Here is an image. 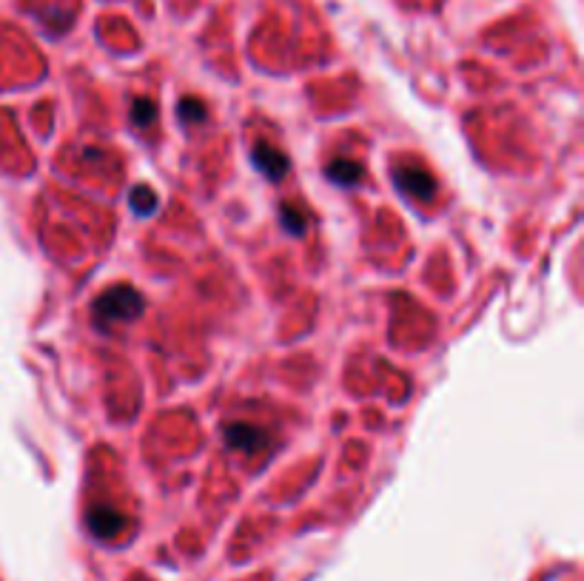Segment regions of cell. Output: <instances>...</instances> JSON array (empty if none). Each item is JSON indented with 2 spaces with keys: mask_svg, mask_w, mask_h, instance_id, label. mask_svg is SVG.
Masks as SVG:
<instances>
[{
  "mask_svg": "<svg viewBox=\"0 0 584 581\" xmlns=\"http://www.w3.org/2000/svg\"><path fill=\"white\" fill-rule=\"evenodd\" d=\"M146 302L129 285H114L95 302V322L100 328H112L117 322H129L143 314Z\"/></svg>",
  "mask_w": 584,
  "mask_h": 581,
  "instance_id": "cell-1",
  "label": "cell"
},
{
  "mask_svg": "<svg viewBox=\"0 0 584 581\" xmlns=\"http://www.w3.org/2000/svg\"><path fill=\"white\" fill-rule=\"evenodd\" d=\"M396 188L405 191L411 200L419 203H431L436 194V180L431 177V171L416 166V163H405L396 169Z\"/></svg>",
  "mask_w": 584,
  "mask_h": 581,
  "instance_id": "cell-2",
  "label": "cell"
},
{
  "mask_svg": "<svg viewBox=\"0 0 584 581\" xmlns=\"http://www.w3.org/2000/svg\"><path fill=\"white\" fill-rule=\"evenodd\" d=\"M86 525H89V530L95 533L97 539H114V536H120V533H123V527H126V516H123L120 510H114V507L100 505L89 510Z\"/></svg>",
  "mask_w": 584,
  "mask_h": 581,
  "instance_id": "cell-3",
  "label": "cell"
},
{
  "mask_svg": "<svg viewBox=\"0 0 584 581\" xmlns=\"http://www.w3.org/2000/svg\"><path fill=\"white\" fill-rule=\"evenodd\" d=\"M226 442L243 453H260L268 442V433L257 425H248V422H231L226 428Z\"/></svg>",
  "mask_w": 584,
  "mask_h": 581,
  "instance_id": "cell-4",
  "label": "cell"
},
{
  "mask_svg": "<svg viewBox=\"0 0 584 581\" xmlns=\"http://www.w3.org/2000/svg\"><path fill=\"white\" fill-rule=\"evenodd\" d=\"M254 163H257V169L263 171L265 177H271V180H280L288 169V160H285V154L280 149H274L271 143H257L254 146Z\"/></svg>",
  "mask_w": 584,
  "mask_h": 581,
  "instance_id": "cell-5",
  "label": "cell"
},
{
  "mask_svg": "<svg viewBox=\"0 0 584 581\" xmlns=\"http://www.w3.org/2000/svg\"><path fill=\"white\" fill-rule=\"evenodd\" d=\"M325 174L337 186H357L362 169H359L357 163H351V160H334V163H328Z\"/></svg>",
  "mask_w": 584,
  "mask_h": 581,
  "instance_id": "cell-6",
  "label": "cell"
},
{
  "mask_svg": "<svg viewBox=\"0 0 584 581\" xmlns=\"http://www.w3.org/2000/svg\"><path fill=\"white\" fill-rule=\"evenodd\" d=\"M280 217H283L285 231H291V234H302V231H305L308 217H305V211H300L294 203H288V206L280 208Z\"/></svg>",
  "mask_w": 584,
  "mask_h": 581,
  "instance_id": "cell-7",
  "label": "cell"
},
{
  "mask_svg": "<svg viewBox=\"0 0 584 581\" xmlns=\"http://www.w3.org/2000/svg\"><path fill=\"white\" fill-rule=\"evenodd\" d=\"M154 114H157V106H154L151 100H146V97H137V100H134L132 117L137 126H146V123H151V120H154Z\"/></svg>",
  "mask_w": 584,
  "mask_h": 581,
  "instance_id": "cell-8",
  "label": "cell"
},
{
  "mask_svg": "<svg viewBox=\"0 0 584 581\" xmlns=\"http://www.w3.org/2000/svg\"><path fill=\"white\" fill-rule=\"evenodd\" d=\"M180 117L183 120H206V106L194 97H183L180 100Z\"/></svg>",
  "mask_w": 584,
  "mask_h": 581,
  "instance_id": "cell-9",
  "label": "cell"
}]
</instances>
